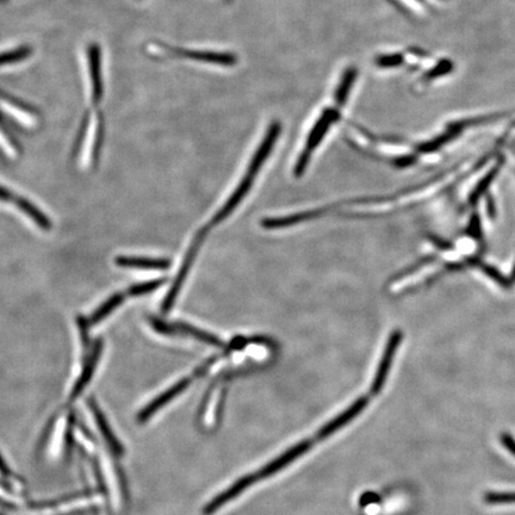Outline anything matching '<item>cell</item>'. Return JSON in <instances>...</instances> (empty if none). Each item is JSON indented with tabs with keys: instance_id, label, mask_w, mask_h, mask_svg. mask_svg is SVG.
<instances>
[{
	"instance_id": "obj_1",
	"label": "cell",
	"mask_w": 515,
	"mask_h": 515,
	"mask_svg": "<svg viewBox=\"0 0 515 515\" xmlns=\"http://www.w3.org/2000/svg\"><path fill=\"white\" fill-rule=\"evenodd\" d=\"M316 438H310V439L303 440L300 444L295 445L293 448L284 452L282 455H279L278 458L268 463L267 465L256 471L254 474L244 476L239 481L235 482L230 489H227L226 492L220 494L218 497H215L214 500L207 504V507L204 508V514L210 515L220 508L225 506L227 502L233 500L237 495H240L244 490L249 488L251 485H254L256 482L261 481L264 478L270 477L272 475L282 470L283 468L288 467L289 464L300 458L302 455H305V452H308L312 448V445L316 444Z\"/></svg>"
},
{
	"instance_id": "obj_2",
	"label": "cell",
	"mask_w": 515,
	"mask_h": 515,
	"mask_svg": "<svg viewBox=\"0 0 515 515\" xmlns=\"http://www.w3.org/2000/svg\"><path fill=\"white\" fill-rule=\"evenodd\" d=\"M273 145L270 141H263L260 145L258 151L253 157L252 162L249 164L247 174H244V179L241 181L240 185L237 186V190L233 192V195L230 196V200H227L226 204L221 208V210L215 215L214 218L209 223V227L216 226L218 223L223 222L228 216H230L235 208L241 203V200H244V196L247 195L249 188L252 186L254 178L261 169L264 162L266 160L267 157L271 153Z\"/></svg>"
},
{
	"instance_id": "obj_3",
	"label": "cell",
	"mask_w": 515,
	"mask_h": 515,
	"mask_svg": "<svg viewBox=\"0 0 515 515\" xmlns=\"http://www.w3.org/2000/svg\"><path fill=\"white\" fill-rule=\"evenodd\" d=\"M87 94L94 106H99L104 98V72L103 53L97 42H91L85 49Z\"/></svg>"
},
{
	"instance_id": "obj_4",
	"label": "cell",
	"mask_w": 515,
	"mask_h": 515,
	"mask_svg": "<svg viewBox=\"0 0 515 515\" xmlns=\"http://www.w3.org/2000/svg\"><path fill=\"white\" fill-rule=\"evenodd\" d=\"M338 116L339 113L336 110L328 109L322 113V116L316 122V125H314V128L312 129L308 140L305 142V149H303L301 157L298 159V165L295 167V176L296 177H301L302 174H305V169L308 166L312 152L315 151L316 148L319 147L321 141L324 140V136L331 128L332 123L335 122Z\"/></svg>"
},
{
	"instance_id": "obj_5",
	"label": "cell",
	"mask_w": 515,
	"mask_h": 515,
	"mask_svg": "<svg viewBox=\"0 0 515 515\" xmlns=\"http://www.w3.org/2000/svg\"><path fill=\"white\" fill-rule=\"evenodd\" d=\"M207 233L208 227H205L203 230H200V232L197 233V235H196L195 239H193V242H192L191 246H190V249H188V253H186V256H185L184 261H183L181 270L178 272L174 285H172V288L169 289V293H167V296H166L165 301L162 303V312H167L169 309L174 307V302L177 300L179 291H181V286L184 284L185 279L188 277V272L191 270L192 264L195 261L196 256H197V253L200 251V247L202 246V244H203L204 237H205V234Z\"/></svg>"
},
{
	"instance_id": "obj_6",
	"label": "cell",
	"mask_w": 515,
	"mask_h": 515,
	"mask_svg": "<svg viewBox=\"0 0 515 515\" xmlns=\"http://www.w3.org/2000/svg\"><path fill=\"white\" fill-rule=\"evenodd\" d=\"M151 49L153 53H162L165 52L167 55H174L186 60L204 62V64H230L234 59L230 54L217 53L210 50H196V49H174L171 47H166L165 45H152Z\"/></svg>"
},
{
	"instance_id": "obj_7",
	"label": "cell",
	"mask_w": 515,
	"mask_h": 515,
	"mask_svg": "<svg viewBox=\"0 0 515 515\" xmlns=\"http://www.w3.org/2000/svg\"><path fill=\"white\" fill-rule=\"evenodd\" d=\"M215 361H216V358H213L210 361H208L207 363H205L203 366H200V369L197 370L192 376L186 377L184 380H179L177 384H174V387H171L169 389H167L165 392H162V395H159L158 397L153 401V402L149 403V404L145 408V410H142V413L140 415V420H141V421H147L148 419L151 418L152 415H154L157 412H159V409H160L162 407L166 406L169 401H172L174 397H177L179 394H181V392H183V391H184L185 389L190 385V383H191L192 380H193V378L202 376L203 373H207V370L210 368V365L213 364Z\"/></svg>"
},
{
	"instance_id": "obj_8",
	"label": "cell",
	"mask_w": 515,
	"mask_h": 515,
	"mask_svg": "<svg viewBox=\"0 0 515 515\" xmlns=\"http://www.w3.org/2000/svg\"><path fill=\"white\" fill-rule=\"evenodd\" d=\"M402 340V333L400 331H395L389 336L387 342V346L384 350L383 357L380 359L378 369H377L376 376L373 380V385H371V394L373 395H378L382 389H383L385 380H387V373L390 370L391 364L395 357L396 350L399 347L400 341Z\"/></svg>"
},
{
	"instance_id": "obj_9",
	"label": "cell",
	"mask_w": 515,
	"mask_h": 515,
	"mask_svg": "<svg viewBox=\"0 0 515 515\" xmlns=\"http://www.w3.org/2000/svg\"><path fill=\"white\" fill-rule=\"evenodd\" d=\"M368 403H369L368 397L358 399L350 408H347L344 413L339 414L336 418L328 422L327 425H324L316 434V440L327 439L328 436H332L333 433L338 432L341 427L350 424L354 418H357L358 415L365 409V407L368 406Z\"/></svg>"
},
{
	"instance_id": "obj_10",
	"label": "cell",
	"mask_w": 515,
	"mask_h": 515,
	"mask_svg": "<svg viewBox=\"0 0 515 515\" xmlns=\"http://www.w3.org/2000/svg\"><path fill=\"white\" fill-rule=\"evenodd\" d=\"M102 351L103 340L102 339H98L97 341L94 342L90 356L87 358L86 364L84 366L83 373L80 375L79 380H77L76 385L73 387L72 399L79 396L81 391L84 390V387H86L89 382H90L91 378L94 376V371L96 366H97L98 361H99L101 354H102Z\"/></svg>"
},
{
	"instance_id": "obj_11",
	"label": "cell",
	"mask_w": 515,
	"mask_h": 515,
	"mask_svg": "<svg viewBox=\"0 0 515 515\" xmlns=\"http://www.w3.org/2000/svg\"><path fill=\"white\" fill-rule=\"evenodd\" d=\"M116 265L125 268H139V270H158L164 271L171 266L169 259H153V258H142V256H118L115 259Z\"/></svg>"
},
{
	"instance_id": "obj_12",
	"label": "cell",
	"mask_w": 515,
	"mask_h": 515,
	"mask_svg": "<svg viewBox=\"0 0 515 515\" xmlns=\"http://www.w3.org/2000/svg\"><path fill=\"white\" fill-rule=\"evenodd\" d=\"M13 203L19 208V210H22L24 214L29 216L38 227H41L42 230H50L52 221L38 208L35 207L34 204L29 202L27 198L15 197Z\"/></svg>"
},
{
	"instance_id": "obj_13",
	"label": "cell",
	"mask_w": 515,
	"mask_h": 515,
	"mask_svg": "<svg viewBox=\"0 0 515 515\" xmlns=\"http://www.w3.org/2000/svg\"><path fill=\"white\" fill-rule=\"evenodd\" d=\"M176 327H177L178 331L181 334L190 335L192 338L205 342L207 345H210V346L214 347H225L222 341L220 339L216 338L215 335L210 334L208 332L202 331V329H198V328L193 327L191 324H185V322H177Z\"/></svg>"
},
{
	"instance_id": "obj_14",
	"label": "cell",
	"mask_w": 515,
	"mask_h": 515,
	"mask_svg": "<svg viewBox=\"0 0 515 515\" xmlns=\"http://www.w3.org/2000/svg\"><path fill=\"white\" fill-rule=\"evenodd\" d=\"M123 301H125V295H123V293H118L113 295L108 301L104 302V303H103V305H101V307H99V308H98L97 310L92 314V315H91L90 320H89L91 326H94V324H99L101 321L104 320L106 316H109L110 314L115 310V309L118 308Z\"/></svg>"
},
{
	"instance_id": "obj_15",
	"label": "cell",
	"mask_w": 515,
	"mask_h": 515,
	"mask_svg": "<svg viewBox=\"0 0 515 515\" xmlns=\"http://www.w3.org/2000/svg\"><path fill=\"white\" fill-rule=\"evenodd\" d=\"M31 54H33V49L29 45H21V47H16L13 49L3 50V52H0V67L18 64V62L27 60Z\"/></svg>"
},
{
	"instance_id": "obj_16",
	"label": "cell",
	"mask_w": 515,
	"mask_h": 515,
	"mask_svg": "<svg viewBox=\"0 0 515 515\" xmlns=\"http://www.w3.org/2000/svg\"><path fill=\"white\" fill-rule=\"evenodd\" d=\"M94 415H96V420H97L98 427H99V429H101V432L103 433V436H104V438H106V441H108V444H109L110 448L111 450H113L115 451V453H122V448H120V445L118 444V441L116 440V436L113 438V434L111 431H110L109 425H108V422L104 420V418H103L102 414L99 413L98 412V408H96V407H94Z\"/></svg>"
},
{
	"instance_id": "obj_17",
	"label": "cell",
	"mask_w": 515,
	"mask_h": 515,
	"mask_svg": "<svg viewBox=\"0 0 515 515\" xmlns=\"http://www.w3.org/2000/svg\"><path fill=\"white\" fill-rule=\"evenodd\" d=\"M165 282L166 279H155V281L135 284V285H132L129 288V296L137 298V296H142V295H146V293H152V291H155V290L159 289L162 284H165Z\"/></svg>"
},
{
	"instance_id": "obj_18",
	"label": "cell",
	"mask_w": 515,
	"mask_h": 515,
	"mask_svg": "<svg viewBox=\"0 0 515 515\" xmlns=\"http://www.w3.org/2000/svg\"><path fill=\"white\" fill-rule=\"evenodd\" d=\"M149 322H151L152 327L154 328L159 334L169 335V336L181 334L176 327V324H169L159 317H151Z\"/></svg>"
},
{
	"instance_id": "obj_19",
	"label": "cell",
	"mask_w": 515,
	"mask_h": 515,
	"mask_svg": "<svg viewBox=\"0 0 515 515\" xmlns=\"http://www.w3.org/2000/svg\"><path fill=\"white\" fill-rule=\"evenodd\" d=\"M78 324H79L80 334H81V341L84 346H86L89 344V327L91 324L89 320H86L83 316H80L78 319Z\"/></svg>"
},
{
	"instance_id": "obj_20",
	"label": "cell",
	"mask_w": 515,
	"mask_h": 515,
	"mask_svg": "<svg viewBox=\"0 0 515 515\" xmlns=\"http://www.w3.org/2000/svg\"><path fill=\"white\" fill-rule=\"evenodd\" d=\"M13 200H15L13 193L10 190H8V188L0 186V200H3V202H13Z\"/></svg>"
}]
</instances>
